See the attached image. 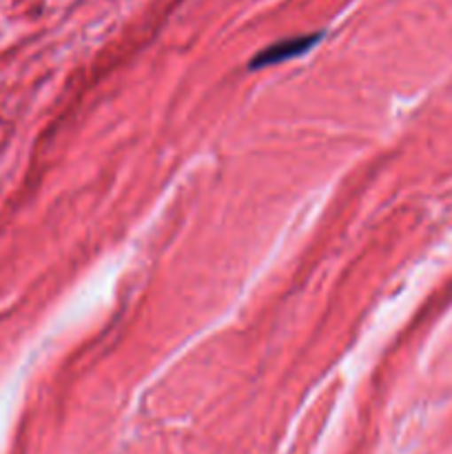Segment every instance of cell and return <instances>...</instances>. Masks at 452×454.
Segmentation results:
<instances>
[{"mask_svg": "<svg viewBox=\"0 0 452 454\" xmlns=\"http://www.w3.org/2000/svg\"><path fill=\"white\" fill-rule=\"evenodd\" d=\"M322 38V34H310V35H297V38L282 40V43H275L270 47H266L264 51L257 53L251 62V69H260V67L275 65V62L288 60V58L301 56V53L308 51L317 40Z\"/></svg>", "mask_w": 452, "mask_h": 454, "instance_id": "6da1fadb", "label": "cell"}]
</instances>
